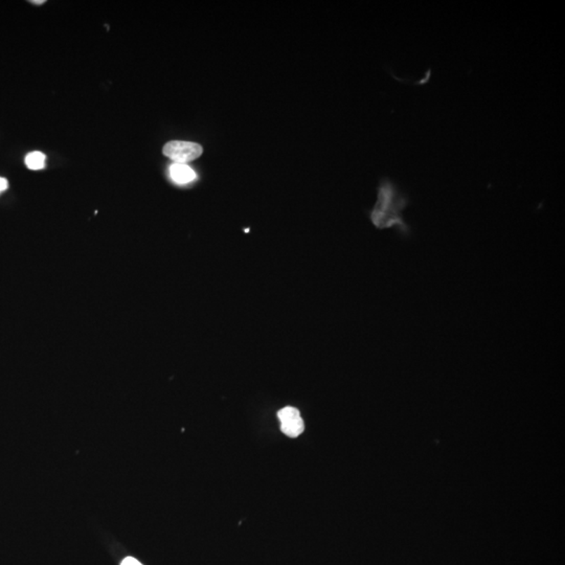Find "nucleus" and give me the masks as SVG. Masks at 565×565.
<instances>
[{
  "label": "nucleus",
  "mask_w": 565,
  "mask_h": 565,
  "mask_svg": "<svg viewBox=\"0 0 565 565\" xmlns=\"http://www.w3.org/2000/svg\"><path fill=\"white\" fill-rule=\"evenodd\" d=\"M163 152L175 164H187L199 159L204 150L202 147L196 142L172 140L165 145Z\"/></svg>",
  "instance_id": "2"
},
{
  "label": "nucleus",
  "mask_w": 565,
  "mask_h": 565,
  "mask_svg": "<svg viewBox=\"0 0 565 565\" xmlns=\"http://www.w3.org/2000/svg\"><path fill=\"white\" fill-rule=\"evenodd\" d=\"M8 187V180H6V178H4V177H0V194H1L2 192L6 191Z\"/></svg>",
  "instance_id": "7"
},
{
  "label": "nucleus",
  "mask_w": 565,
  "mask_h": 565,
  "mask_svg": "<svg viewBox=\"0 0 565 565\" xmlns=\"http://www.w3.org/2000/svg\"><path fill=\"white\" fill-rule=\"evenodd\" d=\"M170 176L178 185H187L196 179V173L185 164H173L170 167Z\"/></svg>",
  "instance_id": "4"
},
{
  "label": "nucleus",
  "mask_w": 565,
  "mask_h": 565,
  "mask_svg": "<svg viewBox=\"0 0 565 565\" xmlns=\"http://www.w3.org/2000/svg\"><path fill=\"white\" fill-rule=\"evenodd\" d=\"M46 157L39 151L29 153L25 157V165L29 170L39 171L46 168Z\"/></svg>",
  "instance_id": "5"
},
{
  "label": "nucleus",
  "mask_w": 565,
  "mask_h": 565,
  "mask_svg": "<svg viewBox=\"0 0 565 565\" xmlns=\"http://www.w3.org/2000/svg\"><path fill=\"white\" fill-rule=\"evenodd\" d=\"M121 565H142L138 560L133 557H127L123 560Z\"/></svg>",
  "instance_id": "6"
},
{
  "label": "nucleus",
  "mask_w": 565,
  "mask_h": 565,
  "mask_svg": "<svg viewBox=\"0 0 565 565\" xmlns=\"http://www.w3.org/2000/svg\"><path fill=\"white\" fill-rule=\"evenodd\" d=\"M278 418L281 422V430L289 438H298L304 432V420L295 407H284L279 411Z\"/></svg>",
  "instance_id": "3"
},
{
  "label": "nucleus",
  "mask_w": 565,
  "mask_h": 565,
  "mask_svg": "<svg viewBox=\"0 0 565 565\" xmlns=\"http://www.w3.org/2000/svg\"><path fill=\"white\" fill-rule=\"evenodd\" d=\"M29 2H31V4H38V6H40V4H46V0H31Z\"/></svg>",
  "instance_id": "8"
},
{
  "label": "nucleus",
  "mask_w": 565,
  "mask_h": 565,
  "mask_svg": "<svg viewBox=\"0 0 565 565\" xmlns=\"http://www.w3.org/2000/svg\"><path fill=\"white\" fill-rule=\"evenodd\" d=\"M408 204V198L393 181L383 179L378 187L376 204L370 213L371 221L378 230L395 227L401 234L408 236L411 228L403 217V211Z\"/></svg>",
  "instance_id": "1"
}]
</instances>
